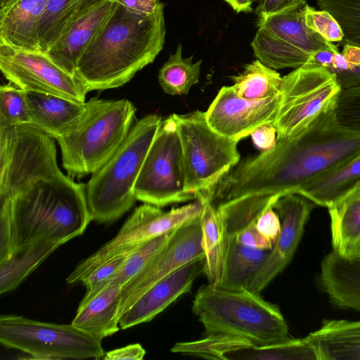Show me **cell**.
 Instances as JSON below:
<instances>
[{"label":"cell","instance_id":"1","mask_svg":"<svg viewBox=\"0 0 360 360\" xmlns=\"http://www.w3.org/2000/svg\"><path fill=\"white\" fill-rule=\"evenodd\" d=\"M359 155L360 131L339 123L331 110L299 134L239 162L217 184L214 195L227 220L243 228L281 197L298 193Z\"/></svg>","mask_w":360,"mask_h":360},{"label":"cell","instance_id":"2","mask_svg":"<svg viewBox=\"0 0 360 360\" xmlns=\"http://www.w3.org/2000/svg\"><path fill=\"white\" fill-rule=\"evenodd\" d=\"M165 33L164 7L143 15L117 3L82 53L75 77L86 93L120 87L154 61Z\"/></svg>","mask_w":360,"mask_h":360},{"label":"cell","instance_id":"3","mask_svg":"<svg viewBox=\"0 0 360 360\" xmlns=\"http://www.w3.org/2000/svg\"><path fill=\"white\" fill-rule=\"evenodd\" d=\"M86 184L62 172L23 183L0 207L11 213L15 252L43 240L67 243L82 235L91 221Z\"/></svg>","mask_w":360,"mask_h":360},{"label":"cell","instance_id":"4","mask_svg":"<svg viewBox=\"0 0 360 360\" xmlns=\"http://www.w3.org/2000/svg\"><path fill=\"white\" fill-rule=\"evenodd\" d=\"M192 311L207 335H229L256 346L290 338L288 323L279 307L248 290L203 285L195 295Z\"/></svg>","mask_w":360,"mask_h":360},{"label":"cell","instance_id":"5","mask_svg":"<svg viewBox=\"0 0 360 360\" xmlns=\"http://www.w3.org/2000/svg\"><path fill=\"white\" fill-rule=\"evenodd\" d=\"M136 109L127 99L94 97L77 121L57 137L64 169L70 176L92 174L116 152L127 137Z\"/></svg>","mask_w":360,"mask_h":360},{"label":"cell","instance_id":"6","mask_svg":"<svg viewBox=\"0 0 360 360\" xmlns=\"http://www.w3.org/2000/svg\"><path fill=\"white\" fill-rule=\"evenodd\" d=\"M162 120L156 114L136 120L116 152L92 174L85 187L91 221L112 222L133 206L135 184Z\"/></svg>","mask_w":360,"mask_h":360},{"label":"cell","instance_id":"7","mask_svg":"<svg viewBox=\"0 0 360 360\" xmlns=\"http://www.w3.org/2000/svg\"><path fill=\"white\" fill-rule=\"evenodd\" d=\"M179 136L186 191L196 196L211 193L214 186L239 162L238 141L208 124L205 112L172 115Z\"/></svg>","mask_w":360,"mask_h":360},{"label":"cell","instance_id":"8","mask_svg":"<svg viewBox=\"0 0 360 360\" xmlns=\"http://www.w3.org/2000/svg\"><path fill=\"white\" fill-rule=\"evenodd\" d=\"M342 89L327 68L306 63L283 77L281 100L273 123L277 140L295 136L336 110Z\"/></svg>","mask_w":360,"mask_h":360},{"label":"cell","instance_id":"9","mask_svg":"<svg viewBox=\"0 0 360 360\" xmlns=\"http://www.w3.org/2000/svg\"><path fill=\"white\" fill-rule=\"evenodd\" d=\"M307 5L304 0L292 8L259 18L251 46L255 57L263 64L274 70L295 69L319 51H340L338 46L306 25Z\"/></svg>","mask_w":360,"mask_h":360},{"label":"cell","instance_id":"10","mask_svg":"<svg viewBox=\"0 0 360 360\" xmlns=\"http://www.w3.org/2000/svg\"><path fill=\"white\" fill-rule=\"evenodd\" d=\"M0 342L34 359H101L102 340L68 325L44 323L20 316L0 317Z\"/></svg>","mask_w":360,"mask_h":360},{"label":"cell","instance_id":"11","mask_svg":"<svg viewBox=\"0 0 360 360\" xmlns=\"http://www.w3.org/2000/svg\"><path fill=\"white\" fill-rule=\"evenodd\" d=\"M182 148L172 115L162 120L134 188L136 200L162 207L196 200L186 191Z\"/></svg>","mask_w":360,"mask_h":360},{"label":"cell","instance_id":"12","mask_svg":"<svg viewBox=\"0 0 360 360\" xmlns=\"http://www.w3.org/2000/svg\"><path fill=\"white\" fill-rule=\"evenodd\" d=\"M54 139L32 124L0 127V198L31 179L61 172Z\"/></svg>","mask_w":360,"mask_h":360},{"label":"cell","instance_id":"13","mask_svg":"<svg viewBox=\"0 0 360 360\" xmlns=\"http://www.w3.org/2000/svg\"><path fill=\"white\" fill-rule=\"evenodd\" d=\"M202 207L199 199L166 212L148 203L139 206L112 240L77 265L67 282L70 284L81 282L98 266L132 245L165 234L199 217Z\"/></svg>","mask_w":360,"mask_h":360},{"label":"cell","instance_id":"14","mask_svg":"<svg viewBox=\"0 0 360 360\" xmlns=\"http://www.w3.org/2000/svg\"><path fill=\"white\" fill-rule=\"evenodd\" d=\"M0 69L10 82L25 91L39 92L85 103L86 92L76 77L41 51L0 44Z\"/></svg>","mask_w":360,"mask_h":360},{"label":"cell","instance_id":"15","mask_svg":"<svg viewBox=\"0 0 360 360\" xmlns=\"http://www.w3.org/2000/svg\"><path fill=\"white\" fill-rule=\"evenodd\" d=\"M200 257H204V253L199 217L179 227L167 244L122 286L119 317L156 282Z\"/></svg>","mask_w":360,"mask_h":360},{"label":"cell","instance_id":"16","mask_svg":"<svg viewBox=\"0 0 360 360\" xmlns=\"http://www.w3.org/2000/svg\"><path fill=\"white\" fill-rule=\"evenodd\" d=\"M316 205L298 193L281 197L273 208L279 216L281 229L267 257L249 281L247 290L260 292L281 273L292 260L306 223Z\"/></svg>","mask_w":360,"mask_h":360},{"label":"cell","instance_id":"17","mask_svg":"<svg viewBox=\"0 0 360 360\" xmlns=\"http://www.w3.org/2000/svg\"><path fill=\"white\" fill-rule=\"evenodd\" d=\"M281 100V93L264 100H248L238 95L231 86H224L205 112L206 119L216 131L238 142L256 128L273 124Z\"/></svg>","mask_w":360,"mask_h":360},{"label":"cell","instance_id":"18","mask_svg":"<svg viewBox=\"0 0 360 360\" xmlns=\"http://www.w3.org/2000/svg\"><path fill=\"white\" fill-rule=\"evenodd\" d=\"M203 259H195L153 284L120 317V328L151 321L180 296L190 292L195 278L203 273Z\"/></svg>","mask_w":360,"mask_h":360},{"label":"cell","instance_id":"19","mask_svg":"<svg viewBox=\"0 0 360 360\" xmlns=\"http://www.w3.org/2000/svg\"><path fill=\"white\" fill-rule=\"evenodd\" d=\"M117 4L113 0L100 3L78 20L44 53L64 71L75 76L82 53Z\"/></svg>","mask_w":360,"mask_h":360},{"label":"cell","instance_id":"20","mask_svg":"<svg viewBox=\"0 0 360 360\" xmlns=\"http://www.w3.org/2000/svg\"><path fill=\"white\" fill-rule=\"evenodd\" d=\"M49 1L11 0L0 8V44L41 51L39 24Z\"/></svg>","mask_w":360,"mask_h":360},{"label":"cell","instance_id":"21","mask_svg":"<svg viewBox=\"0 0 360 360\" xmlns=\"http://www.w3.org/2000/svg\"><path fill=\"white\" fill-rule=\"evenodd\" d=\"M318 281L333 306L360 312V257L346 259L331 250L321 260Z\"/></svg>","mask_w":360,"mask_h":360},{"label":"cell","instance_id":"22","mask_svg":"<svg viewBox=\"0 0 360 360\" xmlns=\"http://www.w3.org/2000/svg\"><path fill=\"white\" fill-rule=\"evenodd\" d=\"M122 288V285L108 283L90 300L79 303L71 323L100 340L118 332Z\"/></svg>","mask_w":360,"mask_h":360},{"label":"cell","instance_id":"23","mask_svg":"<svg viewBox=\"0 0 360 360\" xmlns=\"http://www.w3.org/2000/svg\"><path fill=\"white\" fill-rule=\"evenodd\" d=\"M25 93L30 124L55 139L70 129L86 108V102L44 93Z\"/></svg>","mask_w":360,"mask_h":360},{"label":"cell","instance_id":"24","mask_svg":"<svg viewBox=\"0 0 360 360\" xmlns=\"http://www.w3.org/2000/svg\"><path fill=\"white\" fill-rule=\"evenodd\" d=\"M328 209L332 250L346 259L360 257V184Z\"/></svg>","mask_w":360,"mask_h":360},{"label":"cell","instance_id":"25","mask_svg":"<svg viewBox=\"0 0 360 360\" xmlns=\"http://www.w3.org/2000/svg\"><path fill=\"white\" fill-rule=\"evenodd\" d=\"M306 338L317 360H360V320H323Z\"/></svg>","mask_w":360,"mask_h":360},{"label":"cell","instance_id":"26","mask_svg":"<svg viewBox=\"0 0 360 360\" xmlns=\"http://www.w3.org/2000/svg\"><path fill=\"white\" fill-rule=\"evenodd\" d=\"M203 207L200 216L202 248L204 253L203 273L208 284L217 287L221 277L226 249L227 232L217 207L210 200V193L198 195Z\"/></svg>","mask_w":360,"mask_h":360},{"label":"cell","instance_id":"27","mask_svg":"<svg viewBox=\"0 0 360 360\" xmlns=\"http://www.w3.org/2000/svg\"><path fill=\"white\" fill-rule=\"evenodd\" d=\"M359 184L360 155L313 180L298 194L328 208Z\"/></svg>","mask_w":360,"mask_h":360},{"label":"cell","instance_id":"28","mask_svg":"<svg viewBox=\"0 0 360 360\" xmlns=\"http://www.w3.org/2000/svg\"><path fill=\"white\" fill-rule=\"evenodd\" d=\"M269 250L245 246L233 235L227 234L226 249L223 269L217 288L228 290H247V286Z\"/></svg>","mask_w":360,"mask_h":360},{"label":"cell","instance_id":"29","mask_svg":"<svg viewBox=\"0 0 360 360\" xmlns=\"http://www.w3.org/2000/svg\"><path fill=\"white\" fill-rule=\"evenodd\" d=\"M104 0H49L39 24L41 51L48 49L83 15Z\"/></svg>","mask_w":360,"mask_h":360},{"label":"cell","instance_id":"30","mask_svg":"<svg viewBox=\"0 0 360 360\" xmlns=\"http://www.w3.org/2000/svg\"><path fill=\"white\" fill-rule=\"evenodd\" d=\"M64 244L43 240L17 251L10 259L0 263V293L16 288L53 252Z\"/></svg>","mask_w":360,"mask_h":360},{"label":"cell","instance_id":"31","mask_svg":"<svg viewBox=\"0 0 360 360\" xmlns=\"http://www.w3.org/2000/svg\"><path fill=\"white\" fill-rule=\"evenodd\" d=\"M226 360H317L316 352L307 338H289L267 345L243 342L225 356Z\"/></svg>","mask_w":360,"mask_h":360},{"label":"cell","instance_id":"32","mask_svg":"<svg viewBox=\"0 0 360 360\" xmlns=\"http://www.w3.org/2000/svg\"><path fill=\"white\" fill-rule=\"evenodd\" d=\"M232 79L233 90L248 100H264L281 93L283 77L258 59L246 65L243 71Z\"/></svg>","mask_w":360,"mask_h":360},{"label":"cell","instance_id":"33","mask_svg":"<svg viewBox=\"0 0 360 360\" xmlns=\"http://www.w3.org/2000/svg\"><path fill=\"white\" fill-rule=\"evenodd\" d=\"M193 56L182 57V46L179 44L174 54L159 70L158 81L165 94L172 96L188 94L199 81L202 60L192 61Z\"/></svg>","mask_w":360,"mask_h":360},{"label":"cell","instance_id":"34","mask_svg":"<svg viewBox=\"0 0 360 360\" xmlns=\"http://www.w3.org/2000/svg\"><path fill=\"white\" fill-rule=\"evenodd\" d=\"M316 3L340 24L344 38L339 44L360 47V0H316Z\"/></svg>","mask_w":360,"mask_h":360},{"label":"cell","instance_id":"35","mask_svg":"<svg viewBox=\"0 0 360 360\" xmlns=\"http://www.w3.org/2000/svg\"><path fill=\"white\" fill-rule=\"evenodd\" d=\"M177 229L141 243L129 255L124 265L109 283L123 286L128 283L167 244Z\"/></svg>","mask_w":360,"mask_h":360},{"label":"cell","instance_id":"36","mask_svg":"<svg viewBox=\"0 0 360 360\" xmlns=\"http://www.w3.org/2000/svg\"><path fill=\"white\" fill-rule=\"evenodd\" d=\"M30 124L24 90L10 82L0 87V127Z\"/></svg>","mask_w":360,"mask_h":360},{"label":"cell","instance_id":"37","mask_svg":"<svg viewBox=\"0 0 360 360\" xmlns=\"http://www.w3.org/2000/svg\"><path fill=\"white\" fill-rule=\"evenodd\" d=\"M139 244L132 245L122 253L108 260L84 277L81 282L86 287V292L80 302L90 300L104 288L119 271L129 255Z\"/></svg>","mask_w":360,"mask_h":360},{"label":"cell","instance_id":"38","mask_svg":"<svg viewBox=\"0 0 360 360\" xmlns=\"http://www.w3.org/2000/svg\"><path fill=\"white\" fill-rule=\"evenodd\" d=\"M304 20L309 28L330 42L340 43L344 38L340 24L327 11L316 10L307 4Z\"/></svg>","mask_w":360,"mask_h":360},{"label":"cell","instance_id":"39","mask_svg":"<svg viewBox=\"0 0 360 360\" xmlns=\"http://www.w3.org/2000/svg\"><path fill=\"white\" fill-rule=\"evenodd\" d=\"M335 115L341 124L360 131V86L342 91Z\"/></svg>","mask_w":360,"mask_h":360},{"label":"cell","instance_id":"40","mask_svg":"<svg viewBox=\"0 0 360 360\" xmlns=\"http://www.w3.org/2000/svg\"><path fill=\"white\" fill-rule=\"evenodd\" d=\"M231 235L234 236L238 243L252 248L271 250L274 245L257 230L255 222Z\"/></svg>","mask_w":360,"mask_h":360},{"label":"cell","instance_id":"41","mask_svg":"<svg viewBox=\"0 0 360 360\" xmlns=\"http://www.w3.org/2000/svg\"><path fill=\"white\" fill-rule=\"evenodd\" d=\"M257 230L273 244L281 232V224L279 216L272 207L263 211L255 221Z\"/></svg>","mask_w":360,"mask_h":360},{"label":"cell","instance_id":"42","mask_svg":"<svg viewBox=\"0 0 360 360\" xmlns=\"http://www.w3.org/2000/svg\"><path fill=\"white\" fill-rule=\"evenodd\" d=\"M254 145L262 151L272 148L277 141V133L272 124H263L250 134Z\"/></svg>","mask_w":360,"mask_h":360},{"label":"cell","instance_id":"43","mask_svg":"<svg viewBox=\"0 0 360 360\" xmlns=\"http://www.w3.org/2000/svg\"><path fill=\"white\" fill-rule=\"evenodd\" d=\"M304 0H259L255 10L259 18L276 14L292 8Z\"/></svg>","mask_w":360,"mask_h":360},{"label":"cell","instance_id":"44","mask_svg":"<svg viewBox=\"0 0 360 360\" xmlns=\"http://www.w3.org/2000/svg\"><path fill=\"white\" fill-rule=\"evenodd\" d=\"M146 351L140 344H131L109 351L101 359L105 360L133 359L142 360Z\"/></svg>","mask_w":360,"mask_h":360},{"label":"cell","instance_id":"45","mask_svg":"<svg viewBox=\"0 0 360 360\" xmlns=\"http://www.w3.org/2000/svg\"><path fill=\"white\" fill-rule=\"evenodd\" d=\"M335 75L342 91L360 86V65H352L346 70H328Z\"/></svg>","mask_w":360,"mask_h":360},{"label":"cell","instance_id":"46","mask_svg":"<svg viewBox=\"0 0 360 360\" xmlns=\"http://www.w3.org/2000/svg\"><path fill=\"white\" fill-rule=\"evenodd\" d=\"M127 8L143 15H153L164 7L160 0H115Z\"/></svg>","mask_w":360,"mask_h":360},{"label":"cell","instance_id":"47","mask_svg":"<svg viewBox=\"0 0 360 360\" xmlns=\"http://www.w3.org/2000/svg\"><path fill=\"white\" fill-rule=\"evenodd\" d=\"M337 52L339 51L329 49L319 51L311 55L307 63L327 68L332 65L334 55Z\"/></svg>","mask_w":360,"mask_h":360},{"label":"cell","instance_id":"48","mask_svg":"<svg viewBox=\"0 0 360 360\" xmlns=\"http://www.w3.org/2000/svg\"><path fill=\"white\" fill-rule=\"evenodd\" d=\"M347 61L353 65H360V47L352 44H344L341 52Z\"/></svg>","mask_w":360,"mask_h":360},{"label":"cell","instance_id":"49","mask_svg":"<svg viewBox=\"0 0 360 360\" xmlns=\"http://www.w3.org/2000/svg\"><path fill=\"white\" fill-rule=\"evenodd\" d=\"M237 13L252 11L253 0H224Z\"/></svg>","mask_w":360,"mask_h":360},{"label":"cell","instance_id":"50","mask_svg":"<svg viewBox=\"0 0 360 360\" xmlns=\"http://www.w3.org/2000/svg\"><path fill=\"white\" fill-rule=\"evenodd\" d=\"M352 65L350 64L341 52H337L334 55L332 65L327 68L328 70H346L349 68Z\"/></svg>","mask_w":360,"mask_h":360},{"label":"cell","instance_id":"51","mask_svg":"<svg viewBox=\"0 0 360 360\" xmlns=\"http://www.w3.org/2000/svg\"><path fill=\"white\" fill-rule=\"evenodd\" d=\"M11 0H0V8L4 7Z\"/></svg>","mask_w":360,"mask_h":360},{"label":"cell","instance_id":"52","mask_svg":"<svg viewBox=\"0 0 360 360\" xmlns=\"http://www.w3.org/2000/svg\"><path fill=\"white\" fill-rule=\"evenodd\" d=\"M113 1H115V0H113Z\"/></svg>","mask_w":360,"mask_h":360}]
</instances>
